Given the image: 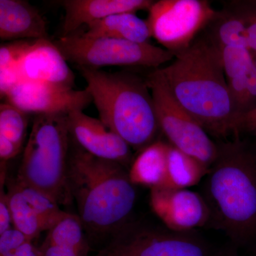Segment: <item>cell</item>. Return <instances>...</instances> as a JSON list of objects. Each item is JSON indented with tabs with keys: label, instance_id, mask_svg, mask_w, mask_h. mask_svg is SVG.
<instances>
[{
	"label": "cell",
	"instance_id": "3957f363",
	"mask_svg": "<svg viewBox=\"0 0 256 256\" xmlns=\"http://www.w3.org/2000/svg\"><path fill=\"white\" fill-rule=\"evenodd\" d=\"M204 183L210 222L236 242L256 234V154L238 138L218 146Z\"/></svg>",
	"mask_w": 256,
	"mask_h": 256
},
{
	"label": "cell",
	"instance_id": "e0dca14e",
	"mask_svg": "<svg viewBox=\"0 0 256 256\" xmlns=\"http://www.w3.org/2000/svg\"><path fill=\"white\" fill-rule=\"evenodd\" d=\"M82 34L140 44H150L152 38L146 20L138 18L136 13L132 12L118 13L96 22L88 26L86 31Z\"/></svg>",
	"mask_w": 256,
	"mask_h": 256
},
{
	"label": "cell",
	"instance_id": "8992f818",
	"mask_svg": "<svg viewBox=\"0 0 256 256\" xmlns=\"http://www.w3.org/2000/svg\"><path fill=\"white\" fill-rule=\"evenodd\" d=\"M53 42L67 62L84 68L128 66L156 69L174 58L172 52L151 44L106 37L74 34Z\"/></svg>",
	"mask_w": 256,
	"mask_h": 256
},
{
	"label": "cell",
	"instance_id": "cb8c5ba5",
	"mask_svg": "<svg viewBox=\"0 0 256 256\" xmlns=\"http://www.w3.org/2000/svg\"><path fill=\"white\" fill-rule=\"evenodd\" d=\"M222 62L226 79L249 73L256 66L250 50L244 47H222Z\"/></svg>",
	"mask_w": 256,
	"mask_h": 256
},
{
	"label": "cell",
	"instance_id": "4fadbf2b",
	"mask_svg": "<svg viewBox=\"0 0 256 256\" xmlns=\"http://www.w3.org/2000/svg\"><path fill=\"white\" fill-rule=\"evenodd\" d=\"M23 80L74 88L75 76L62 52L50 40H36L18 66Z\"/></svg>",
	"mask_w": 256,
	"mask_h": 256
},
{
	"label": "cell",
	"instance_id": "52a82bcc",
	"mask_svg": "<svg viewBox=\"0 0 256 256\" xmlns=\"http://www.w3.org/2000/svg\"><path fill=\"white\" fill-rule=\"evenodd\" d=\"M146 79L152 96L160 131L170 144L210 168L218 154V146L175 100L156 69H153Z\"/></svg>",
	"mask_w": 256,
	"mask_h": 256
},
{
	"label": "cell",
	"instance_id": "7a4b0ae2",
	"mask_svg": "<svg viewBox=\"0 0 256 256\" xmlns=\"http://www.w3.org/2000/svg\"><path fill=\"white\" fill-rule=\"evenodd\" d=\"M67 182L78 216L90 235L112 237L124 228L137 198L136 185L124 165L92 156L74 142Z\"/></svg>",
	"mask_w": 256,
	"mask_h": 256
},
{
	"label": "cell",
	"instance_id": "2e32d148",
	"mask_svg": "<svg viewBox=\"0 0 256 256\" xmlns=\"http://www.w3.org/2000/svg\"><path fill=\"white\" fill-rule=\"evenodd\" d=\"M170 143L156 140L146 146L131 163L128 174L133 184L161 188L168 170Z\"/></svg>",
	"mask_w": 256,
	"mask_h": 256
},
{
	"label": "cell",
	"instance_id": "4316f807",
	"mask_svg": "<svg viewBox=\"0 0 256 256\" xmlns=\"http://www.w3.org/2000/svg\"><path fill=\"white\" fill-rule=\"evenodd\" d=\"M28 240L30 239L18 229H8L0 234V256L12 252Z\"/></svg>",
	"mask_w": 256,
	"mask_h": 256
},
{
	"label": "cell",
	"instance_id": "d4e9b609",
	"mask_svg": "<svg viewBox=\"0 0 256 256\" xmlns=\"http://www.w3.org/2000/svg\"><path fill=\"white\" fill-rule=\"evenodd\" d=\"M36 40H18L2 44L0 47V68L18 66Z\"/></svg>",
	"mask_w": 256,
	"mask_h": 256
},
{
	"label": "cell",
	"instance_id": "d6986e66",
	"mask_svg": "<svg viewBox=\"0 0 256 256\" xmlns=\"http://www.w3.org/2000/svg\"><path fill=\"white\" fill-rule=\"evenodd\" d=\"M208 171L210 168L200 160L170 144L166 178L161 188L180 190L191 188L206 176Z\"/></svg>",
	"mask_w": 256,
	"mask_h": 256
},
{
	"label": "cell",
	"instance_id": "6da1fadb",
	"mask_svg": "<svg viewBox=\"0 0 256 256\" xmlns=\"http://www.w3.org/2000/svg\"><path fill=\"white\" fill-rule=\"evenodd\" d=\"M156 72L172 95L208 134L238 138L240 116L229 92L220 47L198 36Z\"/></svg>",
	"mask_w": 256,
	"mask_h": 256
},
{
	"label": "cell",
	"instance_id": "7402d4cb",
	"mask_svg": "<svg viewBox=\"0 0 256 256\" xmlns=\"http://www.w3.org/2000/svg\"><path fill=\"white\" fill-rule=\"evenodd\" d=\"M20 191L31 205L41 222L43 232L48 230L62 218L66 212L60 210V204L43 192L16 181Z\"/></svg>",
	"mask_w": 256,
	"mask_h": 256
},
{
	"label": "cell",
	"instance_id": "5bb4252c",
	"mask_svg": "<svg viewBox=\"0 0 256 256\" xmlns=\"http://www.w3.org/2000/svg\"><path fill=\"white\" fill-rule=\"evenodd\" d=\"M153 3L150 0H66L62 3L65 12L62 36L74 34L80 26L111 15L148 11Z\"/></svg>",
	"mask_w": 256,
	"mask_h": 256
},
{
	"label": "cell",
	"instance_id": "1f68e13d",
	"mask_svg": "<svg viewBox=\"0 0 256 256\" xmlns=\"http://www.w3.org/2000/svg\"><path fill=\"white\" fill-rule=\"evenodd\" d=\"M242 132L256 134V107L240 117V133Z\"/></svg>",
	"mask_w": 256,
	"mask_h": 256
},
{
	"label": "cell",
	"instance_id": "ac0fdd59",
	"mask_svg": "<svg viewBox=\"0 0 256 256\" xmlns=\"http://www.w3.org/2000/svg\"><path fill=\"white\" fill-rule=\"evenodd\" d=\"M205 30V36L220 48L230 46L248 48L245 22L235 1L226 3L222 10L216 11Z\"/></svg>",
	"mask_w": 256,
	"mask_h": 256
},
{
	"label": "cell",
	"instance_id": "30bf717a",
	"mask_svg": "<svg viewBox=\"0 0 256 256\" xmlns=\"http://www.w3.org/2000/svg\"><path fill=\"white\" fill-rule=\"evenodd\" d=\"M6 102L13 104L26 114H68L84 110L92 102L86 88L75 90L46 82L22 80L5 97Z\"/></svg>",
	"mask_w": 256,
	"mask_h": 256
},
{
	"label": "cell",
	"instance_id": "603a6c76",
	"mask_svg": "<svg viewBox=\"0 0 256 256\" xmlns=\"http://www.w3.org/2000/svg\"><path fill=\"white\" fill-rule=\"evenodd\" d=\"M28 114L6 102L0 106V134L22 146L28 124Z\"/></svg>",
	"mask_w": 256,
	"mask_h": 256
},
{
	"label": "cell",
	"instance_id": "7c38bea8",
	"mask_svg": "<svg viewBox=\"0 0 256 256\" xmlns=\"http://www.w3.org/2000/svg\"><path fill=\"white\" fill-rule=\"evenodd\" d=\"M67 120L70 137L82 150L92 156L116 162L124 166L130 163V146L100 119L77 110L67 114Z\"/></svg>",
	"mask_w": 256,
	"mask_h": 256
},
{
	"label": "cell",
	"instance_id": "ba28073f",
	"mask_svg": "<svg viewBox=\"0 0 256 256\" xmlns=\"http://www.w3.org/2000/svg\"><path fill=\"white\" fill-rule=\"evenodd\" d=\"M148 12L152 38L174 56L190 48L216 14L206 0H160Z\"/></svg>",
	"mask_w": 256,
	"mask_h": 256
},
{
	"label": "cell",
	"instance_id": "836d02e7",
	"mask_svg": "<svg viewBox=\"0 0 256 256\" xmlns=\"http://www.w3.org/2000/svg\"><path fill=\"white\" fill-rule=\"evenodd\" d=\"M220 256H236L234 255V254H224V255Z\"/></svg>",
	"mask_w": 256,
	"mask_h": 256
},
{
	"label": "cell",
	"instance_id": "83f0119b",
	"mask_svg": "<svg viewBox=\"0 0 256 256\" xmlns=\"http://www.w3.org/2000/svg\"><path fill=\"white\" fill-rule=\"evenodd\" d=\"M23 79L18 66L0 68V94L5 98Z\"/></svg>",
	"mask_w": 256,
	"mask_h": 256
},
{
	"label": "cell",
	"instance_id": "9a60e30c",
	"mask_svg": "<svg viewBox=\"0 0 256 256\" xmlns=\"http://www.w3.org/2000/svg\"><path fill=\"white\" fill-rule=\"evenodd\" d=\"M46 20L22 0L0 1V38L3 41L50 40Z\"/></svg>",
	"mask_w": 256,
	"mask_h": 256
},
{
	"label": "cell",
	"instance_id": "4dcf8cb0",
	"mask_svg": "<svg viewBox=\"0 0 256 256\" xmlns=\"http://www.w3.org/2000/svg\"><path fill=\"white\" fill-rule=\"evenodd\" d=\"M38 248L42 256H84L73 249L44 242Z\"/></svg>",
	"mask_w": 256,
	"mask_h": 256
},
{
	"label": "cell",
	"instance_id": "ffe728a7",
	"mask_svg": "<svg viewBox=\"0 0 256 256\" xmlns=\"http://www.w3.org/2000/svg\"><path fill=\"white\" fill-rule=\"evenodd\" d=\"M84 226L78 215L65 214L48 230L44 242L73 249L88 256L90 246L84 233Z\"/></svg>",
	"mask_w": 256,
	"mask_h": 256
},
{
	"label": "cell",
	"instance_id": "f1b7e54d",
	"mask_svg": "<svg viewBox=\"0 0 256 256\" xmlns=\"http://www.w3.org/2000/svg\"><path fill=\"white\" fill-rule=\"evenodd\" d=\"M0 234L4 233L8 229L11 228L12 220L11 210H10L8 194L5 193L1 188L0 195Z\"/></svg>",
	"mask_w": 256,
	"mask_h": 256
},
{
	"label": "cell",
	"instance_id": "f546056e",
	"mask_svg": "<svg viewBox=\"0 0 256 256\" xmlns=\"http://www.w3.org/2000/svg\"><path fill=\"white\" fill-rule=\"evenodd\" d=\"M21 149L22 146L0 134V158L2 162L8 161L15 158Z\"/></svg>",
	"mask_w": 256,
	"mask_h": 256
},
{
	"label": "cell",
	"instance_id": "5b68a950",
	"mask_svg": "<svg viewBox=\"0 0 256 256\" xmlns=\"http://www.w3.org/2000/svg\"><path fill=\"white\" fill-rule=\"evenodd\" d=\"M72 137L67 114H38L24 152L18 180L58 204L73 202L67 182Z\"/></svg>",
	"mask_w": 256,
	"mask_h": 256
},
{
	"label": "cell",
	"instance_id": "d6a6232c",
	"mask_svg": "<svg viewBox=\"0 0 256 256\" xmlns=\"http://www.w3.org/2000/svg\"><path fill=\"white\" fill-rule=\"evenodd\" d=\"M0 256H42V255L38 247L35 246L32 240H28L12 252Z\"/></svg>",
	"mask_w": 256,
	"mask_h": 256
},
{
	"label": "cell",
	"instance_id": "44dd1931",
	"mask_svg": "<svg viewBox=\"0 0 256 256\" xmlns=\"http://www.w3.org/2000/svg\"><path fill=\"white\" fill-rule=\"evenodd\" d=\"M8 197L14 228L33 242L43 229L38 216L20 191L16 182L10 186Z\"/></svg>",
	"mask_w": 256,
	"mask_h": 256
},
{
	"label": "cell",
	"instance_id": "9c48e42d",
	"mask_svg": "<svg viewBox=\"0 0 256 256\" xmlns=\"http://www.w3.org/2000/svg\"><path fill=\"white\" fill-rule=\"evenodd\" d=\"M97 256H208V252L186 234L124 226Z\"/></svg>",
	"mask_w": 256,
	"mask_h": 256
},
{
	"label": "cell",
	"instance_id": "8fae6325",
	"mask_svg": "<svg viewBox=\"0 0 256 256\" xmlns=\"http://www.w3.org/2000/svg\"><path fill=\"white\" fill-rule=\"evenodd\" d=\"M150 204L156 216L172 232L186 234L210 222L206 200L188 188H152Z\"/></svg>",
	"mask_w": 256,
	"mask_h": 256
},
{
	"label": "cell",
	"instance_id": "277c9868",
	"mask_svg": "<svg viewBox=\"0 0 256 256\" xmlns=\"http://www.w3.org/2000/svg\"><path fill=\"white\" fill-rule=\"evenodd\" d=\"M85 79L99 119L140 151L154 142L160 131L154 102L146 79L127 72H106L77 67Z\"/></svg>",
	"mask_w": 256,
	"mask_h": 256
},
{
	"label": "cell",
	"instance_id": "484cf974",
	"mask_svg": "<svg viewBox=\"0 0 256 256\" xmlns=\"http://www.w3.org/2000/svg\"><path fill=\"white\" fill-rule=\"evenodd\" d=\"M235 2L245 22L248 46L252 54L256 53V0Z\"/></svg>",
	"mask_w": 256,
	"mask_h": 256
}]
</instances>
